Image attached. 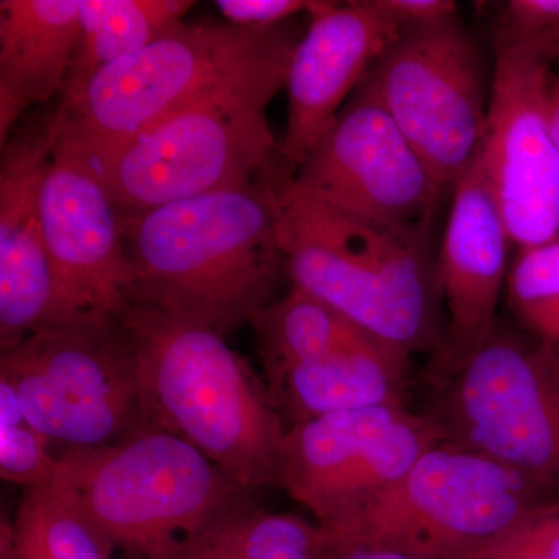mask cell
<instances>
[{
    "instance_id": "cell-1",
    "label": "cell",
    "mask_w": 559,
    "mask_h": 559,
    "mask_svg": "<svg viewBox=\"0 0 559 559\" xmlns=\"http://www.w3.org/2000/svg\"><path fill=\"white\" fill-rule=\"evenodd\" d=\"M277 170L123 218L134 307L193 320L226 337L271 305L286 275Z\"/></svg>"
},
{
    "instance_id": "cell-2",
    "label": "cell",
    "mask_w": 559,
    "mask_h": 559,
    "mask_svg": "<svg viewBox=\"0 0 559 559\" xmlns=\"http://www.w3.org/2000/svg\"><path fill=\"white\" fill-rule=\"evenodd\" d=\"M297 43L283 25L183 24L61 95L58 145L91 165L198 103L226 97L271 103L286 87Z\"/></svg>"
},
{
    "instance_id": "cell-3",
    "label": "cell",
    "mask_w": 559,
    "mask_h": 559,
    "mask_svg": "<svg viewBox=\"0 0 559 559\" xmlns=\"http://www.w3.org/2000/svg\"><path fill=\"white\" fill-rule=\"evenodd\" d=\"M294 175V173H293ZM280 186V248L293 288L307 290L406 355L439 348L443 296L429 226L348 215Z\"/></svg>"
},
{
    "instance_id": "cell-4",
    "label": "cell",
    "mask_w": 559,
    "mask_h": 559,
    "mask_svg": "<svg viewBox=\"0 0 559 559\" xmlns=\"http://www.w3.org/2000/svg\"><path fill=\"white\" fill-rule=\"evenodd\" d=\"M124 320L150 428L186 440L250 491L277 487L288 428L266 384L226 337L145 307L132 308Z\"/></svg>"
},
{
    "instance_id": "cell-5",
    "label": "cell",
    "mask_w": 559,
    "mask_h": 559,
    "mask_svg": "<svg viewBox=\"0 0 559 559\" xmlns=\"http://www.w3.org/2000/svg\"><path fill=\"white\" fill-rule=\"evenodd\" d=\"M51 489L120 558H146L253 499L186 440L148 428L91 450L57 451Z\"/></svg>"
},
{
    "instance_id": "cell-6",
    "label": "cell",
    "mask_w": 559,
    "mask_h": 559,
    "mask_svg": "<svg viewBox=\"0 0 559 559\" xmlns=\"http://www.w3.org/2000/svg\"><path fill=\"white\" fill-rule=\"evenodd\" d=\"M559 502L554 489L468 448L441 441L347 524L330 551L377 544L432 559H474L530 514Z\"/></svg>"
},
{
    "instance_id": "cell-7",
    "label": "cell",
    "mask_w": 559,
    "mask_h": 559,
    "mask_svg": "<svg viewBox=\"0 0 559 559\" xmlns=\"http://www.w3.org/2000/svg\"><path fill=\"white\" fill-rule=\"evenodd\" d=\"M33 428L60 450H91L148 429L127 320L33 331L0 355Z\"/></svg>"
},
{
    "instance_id": "cell-8",
    "label": "cell",
    "mask_w": 559,
    "mask_h": 559,
    "mask_svg": "<svg viewBox=\"0 0 559 559\" xmlns=\"http://www.w3.org/2000/svg\"><path fill=\"white\" fill-rule=\"evenodd\" d=\"M267 106L249 97L198 103L121 143L91 170L124 218L248 186L285 164Z\"/></svg>"
},
{
    "instance_id": "cell-9",
    "label": "cell",
    "mask_w": 559,
    "mask_h": 559,
    "mask_svg": "<svg viewBox=\"0 0 559 559\" xmlns=\"http://www.w3.org/2000/svg\"><path fill=\"white\" fill-rule=\"evenodd\" d=\"M428 390L423 414L447 441L559 495V367L535 342L499 319L487 344Z\"/></svg>"
},
{
    "instance_id": "cell-10",
    "label": "cell",
    "mask_w": 559,
    "mask_h": 559,
    "mask_svg": "<svg viewBox=\"0 0 559 559\" xmlns=\"http://www.w3.org/2000/svg\"><path fill=\"white\" fill-rule=\"evenodd\" d=\"M360 86L381 103L441 189L476 160L487 132V68L457 14L401 31Z\"/></svg>"
},
{
    "instance_id": "cell-11",
    "label": "cell",
    "mask_w": 559,
    "mask_h": 559,
    "mask_svg": "<svg viewBox=\"0 0 559 559\" xmlns=\"http://www.w3.org/2000/svg\"><path fill=\"white\" fill-rule=\"evenodd\" d=\"M441 441L447 439L440 426L407 406L326 415L286 430L277 487L331 533L403 479Z\"/></svg>"
},
{
    "instance_id": "cell-12",
    "label": "cell",
    "mask_w": 559,
    "mask_h": 559,
    "mask_svg": "<svg viewBox=\"0 0 559 559\" xmlns=\"http://www.w3.org/2000/svg\"><path fill=\"white\" fill-rule=\"evenodd\" d=\"M290 182L348 215L406 227H428L444 191L360 84Z\"/></svg>"
},
{
    "instance_id": "cell-13",
    "label": "cell",
    "mask_w": 559,
    "mask_h": 559,
    "mask_svg": "<svg viewBox=\"0 0 559 559\" xmlns=\"http://www.w3.org/2000/svg\"><path fill=\"white\" fill-rule=\"evenodd\" d=\"M479 157L511 246L559 238V154L547 119L550 62L532 49L495 50Z\"/></svg>"
},
{
    "instance_id": "cell-14",
    "label": "cell",
    "mask_w": 559,
    "mask_h": 559,
    "mask_svg": "<svg viewBox=\"0 0 559 559\" xmlns=\"http://www.w3.org/2000/svg\"><path fill=\"white\" fill-rule=\"evenodd\" d=\"M40 207L55 282L49 326L127 319L134 308V288L123 218L102 179L86 162L57 145Z\"/></svg>"
},
{
    "instance_id": "cell-15",
    "label": "cell",
    "mask_w": 559,
    "mask_h": 559,
    "mask_svg": "<svg viewBox=\"0 0 559 559\" xmlns=\"http://www.w3.org/2000/svg\"><path fill=\"white\" fill-rule=\"evenodd\" d=\"M62 108L40 106L0 145V349L53 320L55 282L43 229V187L60 142Z\"/></svg>"
},
{
    "instance_id": "cell-16",
    "label": "cell",
    "mask_w": 559,
    "mask_h": 559,
    "mask_svg": "<svg viewBox=\"0 0 559 559\" xmlns=\"http://www.w3.org/2000/svg\"><path fill=\"white\" fill-rule=\"evenodd\" d=\"M452 191L437 257L447 322L439 348L423 370L428 388L450 378L487 344L499 322L500 296L509 277V231L479 154Z\"/></svg>"
},
{
    "instance_id": "cell-17",
    "label": "cell",
    "mask_w": 559,
    "mask_h": 559,
    "mask_svg": "<svg viewBox=\"0 0 559 559\" xmlns=\"http://www.w3.org/2000/svg\"><path fill=\"white\" fill-rule=\"evenodd\" d=\"M310 17L285 87L288 124L278 151L293 171L308 159L352 92L403 31L377 0L326 2Z\"/></svg>"
},
{
    "instance_id": "cell-18",
    "label": "cell",
    "mask_w": 559,
    "mask_h": 559,
    "mask_svg": "<svg viewBox=\"0 0 559 559\" xmlns=\"http://www.w3.org/2000/svg\"><path fill=\"white\" fill-rule=\"evenodd\" d=\"M81 38L80 0L0 2V145L61 97Z\"/></svg>"
},
{
    "instance_id": "cell-19",
    "label": "cell",
    "mask_w": 559,
    "mask_h": 559,
    "mask_svg": "<svg viewBox=\"0 0 559 559\" xmlns=\"http://www.w3.org/2000/svg\"><path fill=\"white\" fill-rule=\"evenodd\" d=\"M411 356L382 341L264 373L286 428L370 407L407 406Z\"/></svg>"
},
{
    "instance_id": "cell-20",
    "label": "cell",
    "mask_w": 559,
    "mask_h": 559,
    "mask_svg": "<svg viewBox=\"0 0 559 559\" xmlns=\"http://www.w3.org/2000/svg\"><path fill=\"white\" fill-rule=\"evenodd\" d=\"M329 555V539L318 524L261 509L252 499L159 554L120 559H326Z\"/></svg>"
},
{
    "instance_id": "cell-21",
    "label": "cell",
    "mask_w": 559,
    "mask_h": 559,
    "mask_svg": "<svg viewBox=\"0 0 559 559\" xmlns=\"http://www.w3.org/2000/svg\"><path fill=\"white\" fill-rule=\"evenodd\" d=\"M193 5L191 0H80V46L61 95L178 31Z\"/></svg>"
},
{
    "instance_id": "cell-22",
    "label": "cell",
    "mask_w": 559,
    "mask_h": 559,
    "mask_svg": "<svg viewBox=\"0 0 559 559\" xmlns=\"http://www.w3.org/2000/svg\"><path fill=\"white\" fill-rule=\"evenodd\" d=\"M264 373L380 341L307 290L293 288L250 320Z\"/></svg>"
},
{
    "instance_id": "cell-23",
    "label": "cell",
    "mask_w": 559,
    "mask_h": 559,
    "mask_svg": "<svg viewBox=\"0 0 559 559\" xmlns=\"http://www.w3.org/2000/svg\"><path fill=\"white\" fill-rule=\"evenodd\" d=\"M13 559H120L119 551L55 489H25L13 522L2 521Z\"/></svg>"
},
{
    "instance_id": "cell-24",
    "label": "cell",
    "mask_w": 559,
    "mask_h": 559,
    "mask_svg": "<svg viewBox=\"0 0 559 559\" xmlns=\"http://www.w3.org/2000/svg\"><path fill=\"white\" fill-rule=\"evenodd\" d=\"M506 289L518 325L559 367V238L520 250Z\"/></svg>"
},
{
    "instance_id": "cell-25",
    "label": "cell",
    "mask_w": 559,
    "mask_h": 559,
    "mask_svg": "<svg viewBox=\"0 0 559 559\" xmlns=\"http://www.w3.org/2000/svg\"><path fill=\"white\" fill-rule=\"evenodd\" d=\"M57 465L53 443L33 428L13 388L0 380V476L25 489L47 488Z\"/></svg>"
},
{
    "instance_id": "cell-26",
    "label": "cell",
    "mask_w": 559,
    "mask_h": 559,
    "mask_svg": "<svg viewBox=\"0 0 559 559\" xmlns=\"http://www.w3.org/2000/svg\"><path fill=\"white\" fill-rule=\"evenodd\" d=\"M474 559H559V502L530 514Z\"/></svg>"
},
{
    "instance_id": "cell-27",
    "label": "cell",
    "mask_w": 559,
    "mask_h": 559,
    "mask_svg": "<svg viewBox=\"0 0 559 559\" xmlns=\"http://www.w3.org/2000/svg\"><path fill=\"white\" fill-rule=\"evenodd\" d=\"M559 28V0H510L495 28V50L530 49Z\"/></svg>"
},
{
    "instance_id": "cell-28",
    "label": "cell",
    "mask_w": 559,
    "mask_h": 559,
    "mask_svg": "<svg viewBox=\"0 0 559 559\" xmlns=\"http://www.w3.org/2000/svg\"><path fill=\"white\" fill-rule=\"evenodd\" d=\"M325 3L320 0H216L215 7L230 25L275 27L299 13L311 16Z\"/></svg>"
},
{
    "instance_id": "cell-29",
    "label": "cell",
    "mask_w": 559,
    "mask_h": 559,
    "mask_svg": "<svg viewBox=\"0 0 559 559\" xmlns=\"http://www.w3.org/2000/svg\"><path fill=\"white\" fill-rule=\"evenodd\" d=\"M401 28L430 24L457 14V3L452 0H377Z\"/></svg>"
},
{
    "instance_id": "cell-30",
    "label": "cell",
    "mask_w": 559,
    "mask_h": 559,
    "mask_svg": "<svg viewBox=\"0 0 559 559\" xmlns=\"http://www.w3.org/2000/svg\"><path fill=\"white\" fill-rule=\"evenodd\" d=\"M326 559H432L417 551L400 549L392 546H377V544H356V546L341 547L331 550Z\"/></svg>"
},
{
    "instance_id": "cell-31",
    "label": "cell",
    "mask_w": 559,
    "mask_h": 559,
    "mask_svg": "<svg viewBox=\"0 0 559 559\" xmlns=\"http://www.w3.org/2000/svg\"><path fill=\"white\" fill-rule=\"evenodd\" d=\"M546 98L550 134L559 154V75L557 73L550 72L549 81H547Z\"/></svg>"
},
{
    "instance_id": "cell-32",
    "label": "cell",
    "mask_w": 559,
    "mask_h": 559,
    "mask_svg": "<svg viewBox=\"0 0 559 559\" xmlns=\"http://www.w3.org/2000/svg\"><path fill=\"white\" fill-rule=\"evenodd\" d=\"M530 49L538 51L550 64L551 61L559 60V28Z\"/></svg>"
},
{
    "instance_id": "cell-33",
    "label": "cell",
    "mask_w": 559,
    "mask_h": 559,
    "mask_svg": "<svg viewBox=\"0 0 559 559\" xmlns=\"http://www.w3.org/2000/svg\"><path fill=\"white\" fill-rule=\"evenodd\" d=\"M0 559H13L9 535L3 530H0Z\"/></svg>"
}]
</instances>
